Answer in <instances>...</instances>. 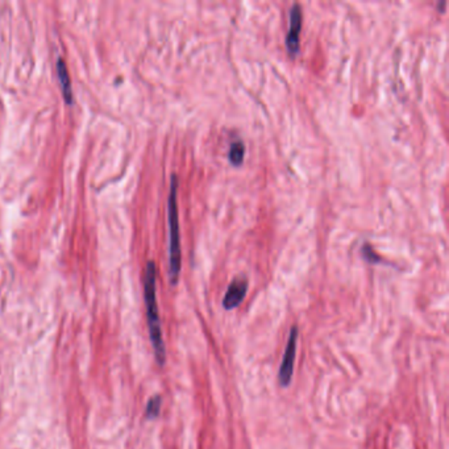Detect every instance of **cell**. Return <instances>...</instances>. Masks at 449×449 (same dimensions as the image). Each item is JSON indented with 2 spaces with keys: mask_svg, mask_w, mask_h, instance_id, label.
I'll return each mask as SVG.
<instances>
[{
  "mask_svg": "<svg viewBox=\"0 0 449 449\" xmlns=\"http://www.w3.org/2000/svg\"><path fill=\"white\" fill-rule=\"evenodd\" d=\"M156 280H157V269L153 261H148L144 273V300L147 307V318L149 327L150 340L154 350V356L159 365H164L166 361V348L162 336L161 327L160 312L157 305V293H156Z\"/></svg>",
  "mask_w": 449,
  "mask_h": 449,
  "instance_id": "obj_1",
  "label": "cell"
},
{
  "mask_svg": "<svg viewBox=\"0 0 449 449\" xmlns=\"http://www.w3.org/2000/svg\"><path fill=\"white\" fill-rule=\"evenodd\" d=\"M178 177L171 176L169 198H168V223H169V277L170 282L176 285L180 273V235L178 218Z\"/></svg>",
  "mask_w": 449,
  "mask_h": 449,
  "instance_id": "obj_2",
  "label": "cell"
},
{
  "mask_svg": "<svg viewBox=\"0 0 449 449\" xmlns=\"http://www.w3.org/2000/svg\"><path fill=\"white\" fill-rule=\"evenodd\" d=\"M297 341H298V328L294 326L290 330L288 345L283 353L280 371H278V382L282 388H288L293 379L294 364L297 357Z\"/></svg>",
  "mask_w": 449,
  "mask_h": 449,
  "instance_id": "obj_3",
  "label": "cell"
},
{
  "mask_svg": "<svg viewBox=\"0 0 449 449\" xmlns=\"http://www.w3.org/2000/svg\"><path fill=\"white\" fill-rule=\"evenodd\" d=\"M300 30H302V8L300 4H293L290 10V23L288 36H286V48L290 56L295 57L300 53Z\"/></svg>",
  "mask_w": 449,
  "mask_h": 449,
  "instance_id": "obj_4",
  "label": "cell"
},
{
  "mask_svg": "<svg viewBox=\"0 0 449 449\" xmlns=\"http://www.w3.org/2000/svg\"><path fill=\"white\" fill-rule=\"evenodd\" d=\"M248 291V281L245 278H235L230 283L228 289L223 298V307L226 309H233L239 307L240 303L244 300Z\"/></svg>",
  "mask_w": 449,
  "mask_h": 449,
  "instance_id": "obj_5",
  "label": "cell"
},
{
  "mask_svg": "<svg viewBox=\"0 0 449 449\" xmlns=\"http://www.w3.org/2000/svg\"><path fill=\"white\" fill-rule=\"evenodd\" d=\"M56 70H57V75H59V80H60V87L63 99L68 104H73L74 94H73V87H71L70 75H69L68 66L62 57H59V60H57Z\"/></svg>",
  "mask_w": 449,
  "mask_h": 449,
  "instance_id": "obj_6",
  "label": "cell"
},
{
  "mask_svg": "<svg viewBox=\"0 0 449 449\" xmlns=\"http://www.w3.org/2000/svg\"><path fill=\"white\" fill-rule=\"evenodd\" d=\"M245 157V145L242 141L232 142L228 152V160L233 166H240Z\"/></svg>",
  "mask_w": 449,
  "mask_h": 449,
  "instance_id": "obj_7",
  "label": "cell"
},
{
  "mask_svg": "<svg viewBox=\"0 0 449 449\" xmlns=\"http://www.w3.org/2000/svg\"><path fill=\"white\" fill-rule=\"evenodd\" d=\"M161 405H162V398L160 395H154L150 398L147 409H145V417L148 419H154L160 415Z\"/></svg>",
  "mask_w": 449,
  "mask_h": 449,
  "instance_id": "obj_8",
  "label": "cell"
},
{
  "mask_svg": "<svg viewBox=\"0 0 449 449\" xmlns=\"http://www.w3.org/2000/svg\"><path fill=\"white\" fill-rule=\"evenodd\" d=\"M362 256H364L365 260L369 261L371 264H377V262L381 261V259L374 253V250H373L371 245H369V244H365L362 247Z\"/></svg>",
  "mask_w": 449,
  "mask_h": 449,
  "instance_id": "obj_9",
  "label": "cell"
},
{
  "mask_svg": "<svg viewBox=\"0 0 449 449\" xmlns=\"http://www.w3.org/2000/svg\"><path fill=\"white\" fill-rule=\"evenodd\" d=\"M445 6H447V3H445V1H440V4H438V10L443 13V12H444V8H445Z\"/></svg>",
  "mask_w": 449,
  "mask_h": 449,
  "instance_id": "obj_10",
  "label": "cell"
}]
</instances>
